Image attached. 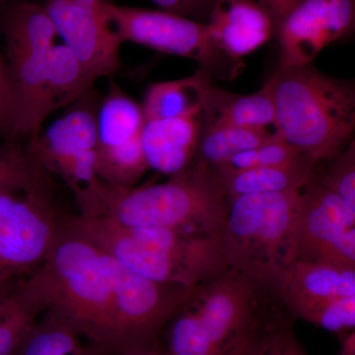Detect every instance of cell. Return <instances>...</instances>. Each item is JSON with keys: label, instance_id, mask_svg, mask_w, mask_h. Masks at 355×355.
Wrapping results in <instances>:
<instances>
[{"label": "cell", "instance_id": "obj_27", "mask_svg": "<svg viewBox=\"0 0 355 355\" xmlns=\"http://www.w3.org/2000/svg\"><path fill=\"white\" fill-rule=\"evenodd\" d=\"M328 164L320 171L314 167L312 179L336 193L355 210V144L349 142L342 153L324 160Z\"/></svg>", "mask_w": 355, "mask_h": 355}, {"label": "cell", "instance_id": "obj_14", "mask_svg": "<svg viewBox=\"0 0 355 355\" xmlns=\"http://www.w3.org/2000/svg\"><path fill=\"white\" fill-rule=\"evenodd\" d=\"M277 293L293 318L306 322L340 298L355 296V266L296 260L282 275Z\"/></svg>", "mask_w": 355, "mask_h": 355}, {"label": "cell", "instance_id": "obj_23", "mask_svg": "<svg viewBox=\"0 0 355 355\" xmlns=\"http://www.w3.org/2000/svg\"><path fill=\"white\" fill-rule=\"evenodd\" d=\"M96 119L97 149L123 146L141 137L146 123L141 105L112 81Z\"/></svg>", "mask_w": 355, "mask_h": 355}, {"label": "cell", "instance_id": "obj_5", "mask_svg": "<svg viewBox=\"0 0 355 355\" xmlns=\"http://www.w3.org/2000/svg\"><path fill=\"white\" fill-rule=\"evenodd\" d=\"M300 190L230 200L220 234L228 270L277 291L282 275L297 256Z\"/></svg>", "mask_w": 355, "mask_h": 355}, {"label": "cell", "instance_id": "obj_2", "mask_svg": "<svg viewBox=\"0 0 355 355\" xmlns=\"http://www.w3.org/2000/svg\"><path fill=\"white\" fill-rule=\"evenodd\" d=\"M230 198L214 170L193 163L163 183H104L79 214L101 216L130 228H159L220 236Z\"/></svg>", "mask_w": 355, "mask_h": 355}, {"label": "cell", "instance_id": "obj_18", "mask_svg": "<svg viewBox=\"0 0 355 355\" xmlns=\"http://www.w3.org/2000/svg\"><path fill=\"white\" fill-rule=\"evenodd\" d=\"M312 159L301 156L284 166H266L244 172L219 174V181L230 200L253 193H280L300 190L312 177L315 165Z\"/></svg>", "mask_w": 355, "mask_h": 355}, {"label": "cell", "instance_id": "obj_1", "mask_svg": "<svg viewBox=\"0 0 355 355\" xmlns=\"http://www.w3.org/2000/svg\"><path fill=\"white\" fill-rule=\"evenodd\" d=\"M60 222L132 272L156 282L196 287L228 270L220 236L130 228L83 214H62Z\"/></svg>", "mask_w": 355, "mask_h": 355}, {"label": "cell", "instance_id": "obj_32", "mask_svg": "<svg viewBox=\"0 0 355 355\" xmlns=\"http://www.w3.org/2000/svg\"><path fill=\"white\" fill-rule=\"evenodd\" d=\"M168 11L191 19L207 22L212 7L217 0H151Z\"/></svg>", "mask_w": 355, "mask_h": 355}, {"label": "cell", "instance_id": "obj_3", "mask_svg": "<svg viewBox=\"0 0 355 355\" xmlns=\"http://www.w3.org/2000/svg\"><path fill=\"white\" fill-rule=\"evenodd\" d=\"M275 106V133L319 163L335 157L355 128V87L312 64L279 67L268 81Z\"/></svg>", "mask_w": 355, "mask_h": 355}, {"label": "cell", "instance_id": "obj_15", "mask_svg": "<svg viewBox=\"0 0 355 355\" xmlns=\"http://www.w3.org/2000/svg\"><path fill=\"white\" fill-rule=\"evenodd\" d=\"M207 24L217 48L240 64L275 36L272 19L257 0H217Z\"/></svg>", "mask_w": 355, "mask_h": 355}, {"label": "cell", "instance_id": "obj_26", "mask_svg": "<svg viewBox=\"0 0 355 355\" xmlns=\"http://www.w3.org/2000/svg\"><path fill=\"white\" fill-rule=\"evenodd\" d=\"M50 176L27 146L13 141L0 144V195L50 186Z\"/></svg>", "mask_w": 355, "mask_h": 355}, {"label": "cell", "instance_id": "obj_12", "mask_svg": "<svg viewBox=\"0 0 355 355\" xmlns=\"http://www.w3.org/2000/svg\"><path fill=\"white\" fill-rule=\"evenodd\" d=\"M106 0H46L58 36L81 60L94 81L120 69L121 42L105 11Z\"/></svg>", "mask_w": 355, "mask_h": 355}, {"label": "cell", "instance_id": "obj_35", "mask_svg": "<svg viewBox=\"0 0 355 355\" xmlns=\"http://www.w3.org/2000/svg\"><path fill=\"white\" fill-rule=\"evenodd\" d=\"M340 350L338 355H355V331L352 330L338 335Z\"/></svg>", "mask_w": 355, "mask_h": 355}, {"label": "cell", "instance_id": "obj_17", "mask_svg": "<svg viewBox=\"0 0 355 355\" xmlns=\"http://www.w3.org/2000/svg\"><path fill=\"white\" fill-rule=\"evenodd\" d=\"M202 123L235 127L270 128L275 123V106L268 83L252 94H235L210 85L202 105Z\"/></svg>", "mask_w": 355, "mask_h": 355}, {"label": "cell", "instance_id": "obj_9", "mask_svg": "<svg viewBox=\"0 0 355 355\" xmlns=\"http://www.w3.org/2000/svg\"><path fill=\"white\" fill-rule=\"evenodd\" d=\"M90 92L29 139L27 146L46 171L67 184L78 209L94 197L103 183L96 173L97 109L89 98Z\"/></svg>", "mask_w": 355, "mask_h": 355}, {"label": "cell", "instance_id": "obj_31", "mask_svg": "<svg viewBox=\"0 0 355 355\" xmlns=\"http://www.w3.org/2000/svg\"><path fill=\"white\" fill-rule=\"evenodd\" d=\"M261 355H309L299 342L292 323H287L273 331Z\"/></svg>", "mask_w": 355, "mask_h": 355}, {"label": "cell", "instance_id": "obj_20", "mask_svg": "<svg viewBox=\"0 0 355 355\" xmlns=\"http://www.w3.org/2000/svg\"><path fill=\"white\" fill-rule=\"evenodd\" d=\"M0 29L7 53L46 51L58 37L44 4L29 2L6 8L0 18Z\"/></svg>", "mask_w": 355, "mask_h": 355}, {"label": "cell", "instance_id": "obj_8", "mask_svg": "<svg viewBox=\"0 0 355 355\" xmlns=\"http://www.w3.org/2000/svg\"><path fill=\"white\" fill-rule=\"evenodd\" d=\"M101 256L113 291V355L127 347L159 340L173 318L197 291L198 286L147 279L103 252Z\"/></svg>", "mask_w": 355, "mask_h": 355}, {"label": "cell", "instance_id": "obj_19", "mask_svg": "<svg viewBox=\"0 0 355 355\" xmlns=\"http://www.w3.org/2000/svg\"><path fill=\"white\" fill-rule=\"evenodd\" d=\"M211 79L209 72L200 69L184 78L151 84L141 105L146 121L200 114Z\"/></svg>", "mask_w": 355, "mask_h": 355}, {"label": "cell", "instance_id": "obj_29", "mask_svg": "<svg viewBox=\"0 0 355 355\" xmlns=\"http://www.w3.org/2000/svg\"><path fill=\"white\" fill-rule=\"evenodd\" d=\"M15 106L8 65L0 57V135L13 141Z\"/></svg>", "mask_w": 355, "mask_h": 355}, {"label": "cell", "instance_id": "obj_25", "mask_svg": "<svg viewBox=\"0 0 355 355\" xmlns=\"http://www.w3.org/2000/svg\"><path fill=\"white\" fill-rule=\"evenodd\" d=\"M275 130L202 123L193 163L218 167L234 154L258 148L270 139Z\"/></svg>", "mask_w": 355, "mask_h": 355}, {"label": "cell", "instance_id": "obj_11", "mask_svg": "<svg viewBox=\"0 0 355 355\" xmlns=\"http://www.w3.org/2000/svg\"><path fill=\"white\" fill-rule=\"evenodd\" d=\"M296 260L355 266V210L312 177L300 190Z\"/></svg>", "mask_w": 355, "mask_h": 355}, {"label": "cell", "instance_id": "obj_34", "mask_svg": "<svg viewBox=\"0 0 355 355\" xmlns=\"http://www.w3.org/2000/svg\"><path fill=\"white\" fill-rule=\"evenodd\" d=\"M116 355H170L159 340L121 349Z\"/></svg>", "mask_w": 355, "mask_h": 355}, {"label": "cell", "instance_id": "obj_22", "mask_svg": "<svg viewBox=\"0 0 355 355\" xmlns=\"http://www.w3.org/2000/svg\"><path fill=\"white\" fill-rule=\"evenodd\" d=\"M46 81L51 113L76 104L95 83L74 51L64 43L55 44L48 51Z\"/></svg>", "mask_w": 355, "mask_h": 355}, {"label": "cell", "instance_id": "obj_36", "mask_svg": "<svg viewBox=\"0 0 355 355\" xmlns=\"http://www.w3.org/2000/svg\"><path fill=\"white\" fill-rule=\"evenodd\" d=\"M15 282H13V284H6V282H0V301L2 300L7 294L9 293V291H11V288H12Z\"/></svg>", "mask_w": 355, "mask_h": 355}, {"label": "cell", "instance_id": "obj_28", "mask_svg": "<svg viewBox=\"0 0 355 355\" xmlns=\"http://www.w3.org/2000/svg\"><path fill=\"white\" fill-rule=\"evenodd\" d=\"M287 323L291 320L284 318L266 322L238 338L223 355H261L273 331Z\"/></svg>", "mask_w": 355, "mask_h": 355}, {"label": "cell", "instance_id": "obj_30", "mask_svg": "<svg viewBox=\"0 0 355 355\" xmlns=\"http://www.w3.org/2000/svg\"><path fill=\"white\" fill-rule=\"evenodd\" d=\"M259 167L284 166L297 160L302 155L297 149L280 139L277 133L257 148Z\"/></svg>", "mask_w": 355, "mask_h": 355}, {"label": "cell", "instance_id": "obj_6", "mask_svg": "<svg viewBox=\"0 0 355 355\" xmlns=\"http://www.w3.org/2000/svg\"><path fill=\"white\" fill-rule=\"evenodd\" d=\"M105 11L121 44L130 42L153 50L195 60L212 77L233 79L242 64L226 57L210 35L207 22L165 10L105 2Z\"/></svg>", "mask_w": 355, "mask_h": 355}, {"label": "cell", "instance_id": "obj_7", "mask_svg": "<svg viewBox=\"0 0 355 355\" xmlns=\"http://www.w3.org/2000/svg\"><path fill=\"white\" fill-rule=\"evenodd\" d=\"M187 306L221 354L252 329L291 315L277 291L230 270L198 286Z\"/></svg>", "mask_w": 355, "mask_h": 355}, {"label": "cell", "instance_id": "obj_16", "mask_svg": "<svg viewBox=\"0 0 355 355\" xmlns=\"http://www.w3.org/2000/svg\"><path fill=\"white\" fill-rule=\"evenodd\" d=\"M202 128V114L146 121L141 144L149 169L173 177L191 167Z\"/></svg>", "mask_w": 355, "mask_h": 355}, {"label": "cell", "instance_id": "obj_4", "mask_svg": "<svg viewBox=\"0 0 355 355\" xmlns=\"http://www.w3.org/2000/svg\"><path fill=\"white\" fill-rule=\"evenodd\" d=\"M44 310L113 355L114 307L101 252L60 222L41 266L25 277Z\"/></svg>", "mask_w": 355, "mask_h": 355}, {"label": "cell", "instance_id": "obj_24", "mask_svg": "<svg viewBox=\"0 0 355 355\" xmlns=\"http://www.w3.org/2000/svg\"><path fill=\"white\" fill-rule=\"evenodd\" d=\"M43 303L22 279L0 301V355H16L44 312Z\"/></svg>", "mask_w": 355, "mask_h": 355}, {"label": "cell", "instance_id": "obj_21", "mask_svg": "<svg viewBox=\"0 0 355 355\" xmlns=\"http://www.w3.org/2000/svg\"><path fill=\"white\" fill-rule=\"evenodd\" d=\"M16 355H110L64 318L44 311Z\"/></svg>", "mask_w": 355, "mask_h": 355}, {"label": "cell", "instance_id": "obj_10", "mask_svg": "<svg viewBox=\"0 0 355 355\" xmlns=\"http://www.w3.org/2000/svg\"><path fill=\"white\" fill-rule=\"evenodd\" d=\"M60 218L51 184L0 195V282L25 279L43 263Z\"/></svg>", "mask_w": 355, "mask_h": 355}, {"label": "cell", "instance_id": "obj_13", "mask_svg": "<svg viewBox=\"0 0 355 355\" xmlns=\"http://www.w3.org/2000/svg\"><path fill=\"white\" fill-rule=\"evenodd\" d=\"M354 0H302L277 33L280 67L312 64L324 48L352 32Z\"/></svg>", "mask_w": 355, "mask_h": 355}, {"label": "cell", "instance_id": "obj_33", "mask_svg": "<svg viewBox=\"0 0 355 355\" xmlns=\"http://www.w3.org/2000/svg\"><path fill=\"white\" fill-rule=\"evenodd\" d=\"M272 19L275 29V36L280 26L288 14L300 3L302 0H257Z\"/></svg>", "mask_w": 355, "mask_h": 355}]
</instances>
